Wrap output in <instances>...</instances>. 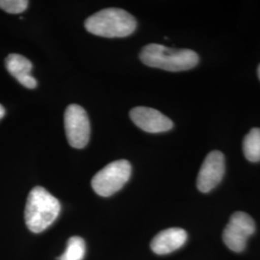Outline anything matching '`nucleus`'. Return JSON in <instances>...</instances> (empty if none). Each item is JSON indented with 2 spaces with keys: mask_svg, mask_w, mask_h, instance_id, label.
<instances>
[{
  "mask_svg": "<svg viewBox=\"0 0 260 260\" xmlns=\"http://www.w3.org/2000/svg\"><path fill=\"white\" fill-rule=\"evenodd\" d=\"M86 253V243L79 236H73L69 239L65 252L59 260H83Z\"/></svg>",
  "mask_w": 260,
  "mask_h": 260,
  "instance_id": "obj_12",
  "label": "nucleus"
},
{
  "mask_svg": "<svg viewBox=\"0 0 260 260\" xmlns=\"http://www.w3.org/2000/svg\"><path fill=\"white\" fill-rule=\"evenodd\" d=\"M255 223L249 214L237 211L231 217L223 233V240L232 251H242L248 238L254 233Z\"/></svg>",
  "mask_w": 260,
  "mask_h": 260,
  "instance_id": "obj_6",
  "label": "nucleus"
},
{
  "mask_svg": "<svg viewBox=\"0 0 260 260\" xmlns=\"http://www.w3.org/2000/svg\"><path fill=\"white\" fill-rule=\"evenodd\" d=\"M140 59L145 65L168 72L191 70L200 61L199 55L191 49L170 48L158 44H149L143 47Z\"/></svg>",
  "mask_w": 260,
  "mask_h": 260,
  "instance_id": "obj_2",
  "label": "nucleus"
},
{
  "mask_svg": "<svg viewBox=\"0 0 260 260\" xmlns=\"http://www.w3.org/2000/svg\"><path fill=\"white\" fill-rule=\"evenodd\" d=\"M137 26L136 19L128 12L109 8L96 12L86 19L85 28L91 34L104 38H124Z\"/></svg>",
  "mask_w": 260,
  "mask_h": 260,
  "instance_id": "obj_3",
  "label": "nucleus"
},
{
  "mask_svg": "<svg viewBox=\"0 0 260 260\" xmlns=\"http://www.w3.org/2000/svg\"><path fill=\"white\" fill-rule=\"evenodd\" d=\"M26 0H0V8L9 14H20L27 9Z\"/></svg>",
  "mask_w": 260,
  "mask_h": 260,
  "instance_id": "obj_13",
  "label": "nucleus"
},
{
  "mask_svg": "<svg viewBox=\"0 0 260 260\" xmlns=\"http://www.w3.org/2000/svg\"><path fill=\"white\" fill-rule=\"evenodd\" d=\"M5 66L10 75L14 76L22 86L28 89H35L37 87V80L30 75L33 65L27 58L20 54L12 53L7 56Z\"/></svg>",
  "mask_w": 260,
  "mask_h": 260,
  "instance_id": "obj_10",
  "label": "nucleus"
},
{
  "mask_svg": "<svg viewBox=\"0 0 260 260\" xmlns=\"http://www.w3.org/2000/svg\"><path fill=\"white\" fill-rule=\"evenodd\" d=\"M187 240V233L180 228H170L156 234L150 248L156 254H168L181 248Z\"/></svg>",
  "mask_w": 260,
  "mask_h": 260,
  "instance_id": "obj_9",
  "label": "nucleus"
},
{
  "mask_svg": "<svg viewBox=\"0 0 260 260\" xmlns=\"http://www.w3.org/2000/svg\"><path fill=\"white\" fill-rule=\"evenodd\" d=\"M61 210L59 201L43 187L33 188L25 205V223L30 232L40 233L55 222Z\"/></svg>",
  "mask_w": 260,
  "mask_h": 260,
  "instance_id": "obj_1",
  "label": "nucleus"
},
{
  "mask_svg": "<svg viewBox=\"0 0 260 260\" xmlns=\"http://www.w3.org/2000/svg\"><path fill=\"white\" fill-rule=\"evenodd\" d=\"M129 116L139 128L149 133L166 132L174 126L173 121L165 115L149 107H135L130 111Z\"/></svg>",
  "mask_w": 260,
  "mask_h": 260,
  "instance_id": "obj_8",
  "label": "nucleus"
},
{
  "mask_svg": "<svg viewBox=\"0 0 260 260\" xmlns=\"http://www.w3.org/2000/svg\"><path fill=\"white\" fill-rule=\"evenodd\" d=\"M257 75H258V77H259L260 79V65L258 66V69H257Z\"/></svg>",
  "mask_w": 260,
  "mask_h": 260,
  "instance_id": "obj_15",
  "label": "nucleus"
},
{
  "mask_svg": "<svg viewBox=\"0 0 260 260\" xmlns=\"http://www.w3.org/2000/svg\"><path fill=\"white\" fill-rule=\"evenodd\" d=\"M5 116V108L0 104V120Z\"/></svg>",
  "mask_w": 260,
  "mask_h": 260,
  "instance_id": "obj_14",
  "label": "nucleus"
},
{
  "mask_svg": "<svg viewBox=\"0 0 260 260\" xmlns=\"http://www.w3.org/2000/svg\"><path fill=\"white\" fill-rule=\"evenodd\" d=\"M65 130L69 144L75 149H83L90 139V121L83 107L71 104L65 112Z\"/></svg>",
  "mask_w": 260,
  "mask_h": 260,
  "instance_id": "obj_5",
  "label": "nucleus"
},
{
  "mask_svg": "<svg viewBox=\"0 0 260 260\" xmlns=\"http://www.w3.org/2000/svg\"><path fill=\"white\" fill-rule=\"evenodd\" d=\"M243 152L249 161H260V128H251L245 136L243 141Z\"/></svg>",
  "mask_w": 260,
  "mask_h": 260,
  "instance_id": "obj_11",
  "label": "nucleus"
},
{
  "mask_svg": "<svg viewBox=\"0 0 260 260\" xmlns=\"http://www.w3.org/2000/svg\"><path fill=\"white\" fill-rule=\"evenodd\" d=\"M225 171L224 155L219 150L208 153L199 172L197 187L202 193H208L213 190L223 179Z\"/></svg>",
  "mask_w": 260,
  "mask_h": 260,
  "instance_id": "obj_7",
  "label": "nucleus"
},
{
  "mask_svg": "<svg viewBox=\"0 0 260 260\" xmlns=\"http://www.w3.org/2000/svg\"><path fill=\"white\" fill-rule=\"evenodd\" d=\"M131 164L127 160H117L98 172L92 179V187L98 195L110 197L120 191L129 180Z\"/></svg>",
  "mask_w": 260,
  "mask_h": 260,
  "instance_id": "obj_4",
  "label": "nucleus"
}]
</instances>
